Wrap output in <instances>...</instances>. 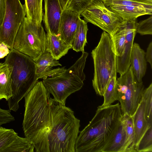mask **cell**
<instances>
[{
  "instance_id": "obj_1",
  "label": "cell",
  "mask_w": 152,
  "mask_h": 152,
  "mask_svg": "<svg viewBox=\"0 0 152 152\" xmlns=\"http://www.w3.org/2000/svg\"><path fill=\"white\" fill-rule=\"evenodd\" d=\"M25 136L37 152H75L80 120L73 111L50 96L42 81L24 97Z\"/></svg>"
},
{
  "instance_id": "obj_2",
  "label": "cell",
  "mask_w": 152,
  "mask_h": 152,
  "mask_svg": "<svg viewBox=\"0 0 152 152\" xmlns=\"http://www.w3.org/2000/svg\"><path fill=\"white\" fill-rule=\"evenodd\" d=\"M121 116L119 103L98 106L92 120L79 132L75 142V152H101L115 130Z\"/></svg>"
},
{
  "instance_id": "obj_3",
  "label": "cell",
  "mask_w": 152,
  "mask_h": 152,
  "mask_svg": "<svg viewBox=\"0 0 152 152\" xmlns=\"http://www.w3.org/2000/svg\"><path fill=\"white\" fill-rule=\"evenodd\" d=\"M5 62L12 67L11 74L12 96L7 101L10 110L16 112L19 102L31 90L38 79L35 62L27 55L14 49L10 50Z\"/></svg>"
},
{
  "instance_id": "obj_4",
  "label": "cell",
  "mask_w": 152,
  "mask_h": 152,
  "mask_svg": "<svg viewBox=\"0 0 152 152\" xmlns=\"http://www.w3.org/2000/svg\"><path fill=\"white\" fill-rule=\"evenodd\" d=\"M91 54L94 67L92 86L96 94L103 96L110 80L117 77L116 55L109 34L103 31Z\"/></svg>"
},
{
  "instance_id": "obj_5",
  "label": "cell",
  "mask_w": 152,
  "mask_h": 152,
  "mask_svg": "<svg viewBox=\"0 0 152 152\" xmlns=\"http://www.w3.org/2000/svg\"><path fill=\"white\" fill-rule=\"evenodd\" d=\"M88 54L82 52L80 57L69 69L43 79V85L56 101L65 104L68 97L82 88L86 78L83 71Z\"/></svg>"
},
{
  "instance_id": "obj_6",
  "label": "cell",
  "mask_w": 152,
  "mask_h": 152,
  "mask_svg": "<svg viewBox=\"0 0 152 152\" xmlns=\"http://www.w3.org/2000/svg\"><path fill=\"white\" fill-rule=\"evenodd\" d=\"M46 34L42 24L25 17L16 34L13 49L36 60L46 50Z\"/></svg>"
},
{
  "instance_id": "obj_7",
  "label": "cell",
  "mask_w": 152,
  "mask_h": 152,
  "mask_svg": "<svg viewBox=\"0 0 152 152\" xmlns=\"http://www.w3.org/2000/svg\"><path fill=\"white\" fill-rule=\"evenodd\" d=\"M118 101L122 114L132 116L140 102L144 89L143 82H138L130 66L117 80Z\"/></svg>"
},
{
  "instance_id": "obj_8",
  "label": "cell",
  "mask_w": 152,
  "mask_h": 152,
  "mask_svg": "<svg viewBox=\"0 0 152 152\" xmlns=\"http://www.w3.org/2000/svg\"><path fill=\"white\" fill-rule=\"evenodd\" d=\"M84 20L97 26L113 35L119 28L123 20L109 9L102 0H94L81 13Z\"/></svg>"
},
{
  "instance_id": "obj_9",
  "label": "cell",
  "mask_w": 152,
  "mask_h": 152,
  "mask_svg": "<svg viewBox=\"0 0 152 152\" xmlns=\"http://www.w3.org/2000/svg\"><path fill=\"white\" fill-rule=\"evenodd\" d=\"M5 15L0 26V42L10 50L13 49L14 39L26 15L25 6L20 0H5Z\"/></svg>"
},
{
  "instance_id": "obj_10",
  "label": "cell",
  "mask_w": 152,
  "mask_h": 152,
  "mask_svg": "<svg viewBox=\"0 0 152 152\" xmlns=\"http://www.w3.org/2000/svg\"><path fill=\"white\" fill-rule=\"evenodd\" d=\"M109 9L124 20L152 14V4L132 0H102Z\"/></svg>"
},
{
  "instance_id": "obj_11",
  "label": "cell",
  "mask_w": 152,
  "mask_h": 152,
  "mask_svg": "<svg viewBox=\"0 0 152 152\" xmlns=\"http://www.w3.org/2000/svg\"><path fill=\"white\" fill-rule=\"evenodd\" d=\"M34 148L26 137L12 129L0 126V152H33Z\"/></svg>"
},
{
  "instance_id": "obj_12",
  "label": "cell",
  "mask_w": 152,
  "mask_h": 152,
  "mask_svg": "<svg viewBox=\"0 0 152 152\" xmlns=\"http://www.w3.org/2000/svg\"><path fill=\"white\" fill-rule=\"evenodd\" d=\"M137 19L133 18L123 20L126 40L122 54L120 56H116L117 72L120 75L125 73L130 66L131 55L136 33Z\"/></svg>"
},
{
  "instance_id": "obj_13",
  "label": "cell",
  "mask_w": 152,
  "mask_h": 152,
  "mask_svg": "<svg viewBox=\"0 0 152 152\" xmlns=\"http://www.w3.org/2000/svg\"><path fill=\"white\" fill-rule=\"evenodd\" d=\"M45 13L42 19L45 28L51 33L59 35L60 21L62 12L59 0H44Z\"/></svg>"
},
{
  "instance_id": "obj_14",
  "label": "cell",
  "mask_w": 152,
  "mask_h": 152,
  "mask_svg": "<svg viewBox=\"0 0 152 152\" xmlns=\"http://www.w3.org/2000/svg\"><path fill=\"white\" fill-rule=\"evenodd\" d=\"M80 15L65 9L61 14L59 28V36L64 42L71 45L78 24Z\"/></svg>"
},
{
  "instance_id": "obj_15",
  "label": "cell",
  "mask_w": 152,
  "mask_h": 152,
  "mask_svg": "<svg viewBox=\"0 0 152 152\" xmlns=\"http://www.w3.org/2000/svg\"><path fill=\"white\" fill-rule=\"evenodd\" d=\"M34 61L36 74L38 79L53 76L66 69L63 67L52 69L53 67L61 65L46 50Z\"/></svg>"
},
{
  "instance_id": "obj_16",
  "label": "cell",
  "mask_w": 152,
  "mask_h": 152,
  "mask_svg": "<svg viewBox=\"0 0 152 152\" xmlns=\"http://www.w3.org/2000/svg\"><path fill=\"white\" fill-rule=\"evenodd\" d=\"M134 131V144L135 148L148 128L152 125V121L148 118L145 100L142 96L135 111L132 116Z\"/></svg>"
},
{
  "instance_id": "obj_17",
  "label": "cell",
  "mask_w": 152,
  "mask_h": 152,
  "mask_svg": "<svg viewBox=\"0 0 152 152\" xmlns=\"http://www.w3.org/2000/svg\"><path fill=\"white\" fill-rule=\"evenodd\" d=\"M101 152H129L126 134L121 118Z\"/></svg>"
},
{
  "instance_id": "obj_18",
  "label": "cell",
  "mask_w": 152,
  "mask_h": 152,
  "mask_svg": "<svg viewBox=\"0 0 152 152\" xmlns=\"http://www.w3.org/2000/svg\"><path fill=\"white\" fill-rule=\"evenodd\" d=\"M145 52L139 44L133 43L130 59L133 74L137 81L142 82V78L145 76L147 69V63L145 57Z\"/></svg>"
},
{
  "instance_id": "obj_19",
  "label": "cell",
  "mask_w": 152,
  "mask_h": 152,
  "mask_svg": "<svg viewBox=\"0 0 152 152\" xmlns=\"http://www.w3.org/2000/svg\"><path fill=\"white\" fill-rule=\"evenodd\" d=\"M46 30L47 32L46 50L58 60L66 54L72 47L62 40L59 35L51 34L48 29Z\"/></svg>"
},
{
  "instance_id": "obj_20",
  "label": "cell",
  "mask_w": 152,
  "mask_h": 152,
  "mask_svg": "<svg viewBox=\"0 0 152 152\" xmlns=\"http://www.w3.org/2000/svg\"><path fill=\"white\" fill-rule=\"evenodd\" d=\"M12 66L4 62L0 63V100L6 101L12 96L11 86V74Z\"/></svg>"
},
{
  "instance_id": "obj_21",
  "label": "cell",
  "mask_w": 152,
  "mask_h": 152,
  "mask_svg": "<svg viewBox=\"0 0 152 152\" xmlns=\"http://www.w3.org/2000/svg\"><path fill=\"white\" fill-rule=\"evenodd\" d=\"M87 23L81 19L72 42V48L77 52L84 51V47L87 43L86 36L88 28Z\"/></svg>"
},
{
  "instance_id": "obj_22",
  "label": "cell",
  "mask_w": 152,
  "mask_h": 152,
  "mask_svg": "<svg viewBox=\"0 0 152 152\" xmlns=\"http://www.w3.org/2000/svg\"><path fill=\"white\" fill-rule=\"evenodd\" d=\"M43 0H25L26 17L38 24H41L43 13Z\"/></svg>"
},
{
  "instance_id": "obj_23",
  "label": "cell",
  "mask_w": 152,
  "mask_h": 152,
  "mask_svg": "<svg viewBox=\"0 0 152 152\" xmlns=\"http://www.w3.org/2000/svg\"><path fill=\"white\" fill-rule=\"evenodd\" d=\"M121 120L126 134L129 152H137L134 144V131L132 116L126 114H122Z\"/></svg>"
},
{
  "instance_id": "obj_24",
  "label": "cell",
  "mask_w": 152,
  "mask_h": 152,
  "mask_svg": "<svg viewBox=\"0 0 152 152\" xmlns=\"http://www.w3.org/2000/svg\"><path fill=\"white\" fill-rule=\"evenodd\" d=\"M126 32L124 20L119 29L111 36L113 44L117 56L122 54L126 40Z\"/></svg>"
},
{
  "instance_id": "obj_25",
  "label": "cell",
  "mask_w": 152,
  "mask_h": 152,
  "mask_svg": "<svg viewBox=\"0 0 152 152\" xmlns=\"http://www.w3.org/2000/svg\"><path fill=\"white\" fill-rule=\"evenodd\" d=\"M116 77H113L107 86L103 96L104 101L101 105L102 106L105 107L111 105L115 101H118Z\"/></svg>"
},
{
  "instance_id": "obj_26",
  "label": "cell",
  "mask_w": 152,
  "mask_h": 152,
  "mask_svg": "<svg viewBox=\"0 0 152 152\" xmlns=\"http://www.w3.org/2000/svg\"><path fill=\"white\" fill-rule=\"evenodd\" d=\"M135 150L138 152H152V125L148 128L142 136Z\"/></svg>"
},
{
  "instance_id": "obj_27",
  "label": "cell",
  "mask_w": 152,
  "mask_h": 152,
  "mask_svg": "<svg viewBox=\"0 0 152 152\" xmlns=\"http://www.w3.org/2000/svg\"><path fill=\"white\" fill-rule=\"evenodd\" d=\"M94 0H69L65 9L77 13L80 15L82 12Z\"/></svg>"
},
{
  "instance_id": "obj_28",
  "label": "cell",
  "mask_w": 152,
  "mask_h": 152,
  "mask_svg": "<svg viewBox=\"0 0 152 152\" xmlns=\"http://www.w3.org/2000/svg\"><path fill=\"white\" fill-rule=\"evenodd\" d=\"M136 33L141 35L152 34V16L147 19L137 23Z\"/></svg>"
},
{
  "instance_id": "obj_29",
  "label": "cell",
  "mask_w": 152,
  "mask_h": 152,
  "mask_svg": "<svg viewBox=\"0 0 152 152\" xmlns=\"http://www.w3.org/2000/svg\"><path fill=\"white\" fill-rule=\"evenodd\" d=\"M10 112V110L3 109L0 107V126L15 121V118Z\"/></svg>"
},
{
  "instance_id": "obj_30",
  "label": "cell",
  "mask_w": 152,
  "mask_h": 152,
  "mask_svg": "<svg viewBox=\"0 0 152 152\" xmlns=\"http://www.w3.org/2000/svg\"><path fill=\"white\" fill-rule=\"evenodd\" d=\"M145 58L146 62H148L152 68V42H151L149 44L145 53Z\"/></svg>"
},
{
  "instance_id": "obj_31",
  "label": "cell",
  "mask_w": 152,
  "mask_h": 152,
  "mask_svg": "<svg viewBox=\"0 0 152 152\" xmlns=\"http://www.w3.org/2000/svg\"><path fill=\"white\" fill-rule=\"evenodd\" d=\"M5 0H0V26L4 19L5 11Z\"/></svg>"
},
{
  "instance_id": "obj_32",
  "label": "cell",
  "mask_w": 152,
  "mask_h": 152,
  "mask_svg": "<svg viewBox=\"0 0 152 152\" xmlns=\"http://www.w3.org/2000/svg\"><path fill=\"white\" fill-rule=\"evenodd\" d=\"M9 49L6 45L0 42V59L4 58L8 55L10 52Z\"/></svg>"
},
{
  "instance_id": "obj_33",
  "label": "cell",
  "mask_w": 152,
  "mask_h": 152,
  "mask_svg": "<svg viewBox=\"0 0 152 152\" xmlns=\"http://www.w3.org/2000/svg\"><path fill=\"white\" fill-rule=\"evenodd\" d=\"M69 0H59L62 10H64Z\"/></svg>"
},
{
  "instance_id": "obj_34",
  "label": "cell",
  "mask_w": 152,
  "mask_h": 152,
  "mask_svg": "<svg viewBox=\"0 0 152 152\" xmlns=\"http://www.w3.org/2000/svg\"><path fill=\"white\" fill-rule=\"evenodd\" d=\"M135 1L152 4V0H132Z\"/></svg>"
}]
</instances>
